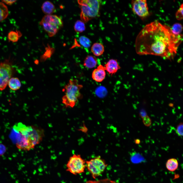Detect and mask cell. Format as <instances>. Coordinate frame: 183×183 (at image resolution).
I'll return each instance as SVG.
<instances>
[{"label": "cell", "mask_w": 183, "mask_h": 183, "mask_svg": "<svg viewBox=\"0 0 183 183\" xmlns=\"http://www.w3.org/2000/svg\"><path fill=\"white\" fill-rule=\"evenodd\" d=\"M104 67L105 70L111 75L115 74L120 69L117 60L114 59L109 60Z\"/></svg>", "instance_id": "10"}, {"label": "cell", "mask_w": 183, "mask_h": 183, "mask_svg": "<svg viewBox=\"0 0 183 183\" xmlns=\"http://www.w3.org/2000/svg\"><path fill=\"white\" fill-rule=\"evenodd\" d=\"M143 121L145 125L147 127L150 126L151 123L150 118L147 115L143 118Z\"/></svg>", "instance_id": "26"}, {"label": "cell", "mask_w": 183, "mask_h": 183, "mask_svg": "<svg viewBox=\"0 0 183 183\" xmlns=\"http://www.w3.org/2000/svg\"><path fill=\"white\" fill-rule=\"evenodd\" d=\"M105 71L104 66L100 65L93 71L92 74V78L96 82H102L105 77Z\"/></svg>", "instance_id": "9"}, {"label": "cell", "mask_w": 183, "mask_h": 183, "mask_svg": "<svg viewBox=\"0 0 183 183\" xmlns=\"http://www.w3.org/2000/svg\"><path fill=\"white\" fill-rule=\"evenodd\" d=\"M83 87L77 80H69L65 87V95L62 98V102L66 107L73 108L78 99L82 98L80 90Z\"/></svg>", "instance_id": "3"}, {"label": "cell", "mask_w": 183, "mask_h": 183, "mask_svg": "<svg viewBox=\"0 0 183 183\" xmlns=\"http://www.w3.org/2000/svg\"><path fill=\"white\" fill-rule=\"evenodd\" d=\"M178 165L177 160L175 158H171L168 160L166 164L167 169L172 172L175 171L177 169Z\"/></svg>", "instance_id": "16"}, {"label": "cell", "mask_w": 183, "mask_h": 183, "mask_svg": "<svg viewBox=\"0 0 183 183\" xmlns=\"http://www.w3.org/2000/svg\"><path fill=\"white\" fill-rule=\"evenodd\" d=\"M41 9L43 12L46 15L51 14L56 11L54 5L49 1H45L43 3Z\"/></svg>", "instance_id": "11"}, {"label": "cell", "mask_w": 183, "mask_h": 183, "mask_svg": "<svg viewBox=\"0 0 183 183\" xmlns=\"http://www.w3.org/2000/svg\"><path fill=\"white\" fill-rule=\"evenodd\" d=\"M86 166L94 179L100 175L108 165L105 161L98 156L86 161Z\"/></svg>", "instance_id": "6"}, {"label": "cell", "mask_w": 183, "mask_h": 183, "mask_svg": "<svg viewBox=\"0 0 183 183\" xmlns=\"http://www.w3.org/2000/svg\"><path fill=\"white\" fill-rule=\"evenodd\" d=\"M22 35L21 33L19 30L11 31L8 35V41L12 42H17Z\"/></svg>", "instance_id": "15"}, {"label": "cell", "mask_w": 183, "mask_h": 183, "mask_svg": "<svg viewBox=\"0 0 183 183\" xmlns=\"http://www.w3.org/2000/svg\"><path fill=\"white\" fill-rule=\"evenodd\" d=\"M130 159L132 162L137 163L144 160V157L140 154L136 152H133L131 155Z\"/></svg>", "instance_id": "18"}, {"label": "cell", "mask_w": 183, "mask_h": 183, "mask_svg": "<svg viewBox=\"0 0 183 183\" xmlns=\"http://www.w3.org/2000/svg\"><path fill=\"white\" fill-rule=\"evenodd\" d=\"M86 161L79 155L74 154L69 158L66 165L67 170L77 175L84 172Z\"/></svg>", "instance_id": "7"}, {"label": "cell", "mask_w": 183, "mask_h": 183, "mask_svg": "<svg viewBox=\"0 0 183 183\" xmlns=\"http://www.w3.org/2000/svg\"><path fill=\"white\" fill-rule=\"evenodd\" d=\"M106 93L105 88L102 86L98 87L96 90V95L100 97H104L106 95Z\"/></svg>", "instance_id": "24"}, {"label": "cell", "mask_w": 183, "mask_h": 183, "mask_svg": "<svg viewBox=\"0 0 183 183\" xmlns=\"http://www.w3.org/2000/svg\"><path fill=\"white\" fill-rule=\"evenodd\" d=\"M8 14L7 6L3 2H0V22L6 18Z\"/></svg>", "instance_id": "17"}, {"label": "cell", "mask_w": 183, "mask_h": 183, "mask_svg": "<svg viewBox=\"0 0 183 183\" xmlns=\"http://www.w3.org/2000/svg\"><path fill=\"white\" fill-rule=\"evenodd\" d=\"M40 24L50 37L55 35L63 26V22L59 16L55 15H45L42 18Z\"/></svg>", "instance_id": "5"}, {"label": "cell", "mask_w": 183, "mask_h": 183, "mask_svg": "<svg viewBox=\"0 0 183 183\" xmlns=\"http://www.w3.org/2000/svg\"><path fill=\"white\" fill-rule=\"evenodd\" d=\"M6 150V146L3 144H0V156L3 155Z\"/></svg>", "instance_id": "28"}, {"label": "cell", "mask_w": 183, "mask_h": 183, "mask_svg": "<svg viewBox=\"0 0 183 183\" xmlns=\"http://www.w3.org/2000/svg\"><path fill=\"white\" fill-rule=\"evenodd\" d=\"M183 4H182L176 13L175 16L177 20H180L183 19Z\"/></svg>", "instance_id": "25"}, {"label": "cell", "mask_w": 183, "mask_h": 183, "mask_svg": "<svg viewBox=\"0 0 183 183\" xmlns=\"http://www.w3.org/2000/svg\"><path fill=\"white\" fill-rule=\"evenodd\" d=\"M182 37V34L174 35L171 28L156 20L146 25L139 33L136 51L140 55H154L171 60L177 53Z\"/></svg>", "instance_id": "1"}, {"label": "cell", "mask_w": 183, "mask_h": 183, "mask_svg": "<svg viewBox=\"0 0 183 183\" xmlns=\"http://www.w3.org/2000/svg\"><path fill=\"white\" fill-rule=\"evenodd\" d=\"M183 124L181 123L177 126L176 132L177 134L180 136L183 135Z\"/></svg>", "instance_id": "27"}, {"label": "cell", "mask_w": 183, "mask_h": 183, "mask_svg": "<svg viewBox=\"0 0 183 183\" xmlns=\"http://www.w3.org/2000/svg\"><path fill=\"white\" fill-rule=\"evenodd\" d=\"M145 0H132L131 2L133 12L141 18L148 16V8Z\"/></svg>", "instance_id": "8"}, {"label": "cell", "mask_w": 183, "mask_h": 183, "mask_svg": "<svg viewBox=\"0 0 183 183\" xmlns=\"http://www.w3.org/2000/svg\"><path fill=\"white\" fill-rule=\"evenodd\" d=\"M97 64V58L93 55H88L84 61V65L88 68H92L95 67Z\"/></svg>", "instance_id": "13"}, {"label": "cell", "mask_w": 183, "mask_h": 183, "mask_svg": "<svg viewBox=\"0 0 183 183\" xmlns=\"http://www.w3.org/2000/svg\"><path fill=\"white\" fill-rule=\"evenodd\" d=\"M134 142L136 144H138L140 143V141L139 139H137L135 140Z\"/></svg>", "instance_id": "30"}, {"label": "cell", "mask_w": 183, "mask_h": 183, "mask_svg": "<svg viewBox=\"0 0 183 183\" xmlns=\"http://www.w3.org/2000/svg\"><path fill=\"white\" fill-rule=\"evenodd\" d=\"M79 41L80 44L85 48H88L91 45V43L90 40L85 36H80L79 38Z\"/></svg>", "instance_id": "20"}, {"label": "cell", "mask_w": 183, "mask_h": 183, "mask_svg": "<svg viewBox=\"0 0 183 183\" xmlns=\"http://www.w3.org/2000/svg\"><path fill=\"white\" fill-rule=\"evenodd\" d=\"M8 84L10 89L14 90L19 89L21 85L19 80L16 77L11 78L9 80Z\"/></svg>", "instance_id": "14"}, {"label": "cell", "mask_w": 183, "mask_h": 183, "mask_svg": "<svg viewBox=\"0 0 183 183\" xmlns=\"http://www.w3.org/2000/svg\"><path fill=\"white\" fill-rule=\"evenodd\" d=\"M85 26L84 22L81 20H78L75 22L74 29L75 31L79 33L83 32L85 29Z\"/></svg>", "instance_id": "19"}, {"label": "cell", "mask_w": 183, "mask_h": 183, "mask_svg": "<svg viewBox=\"0 0 183 183\" xmlns=\"http://www.w3.org/2000/svg\"><path fill=\"white\" fill-rule=\"evenodd\" d=\"M182 26L179 23H176L174 24L171 29L172 33L174 35H177L180 34L182 30Z\"/></svg>", "instance_id": "21"}, {"label": "cell", "mask_w": 183, "mask_h": 183, "mask_svg": "<svg viewBox=\"0 0 183 183\" xmlns=\"http://www.w3.org/2000/svg\"><path fill=\"white\" fill-rule=\"evenodd\" d=\"M86 183H119L115 181L110 179L105 178L98 180H89L87 181Z\"/></svg>", "instance_id": "23"}, {"label": "cell", "mask_w": 183, "mask_h": 183, "mask_svg": "<svg viewBox=\"0 0 183 183\" xmlns=\"http://www.w3.org/2000/svg\"><path fill=\"white\" fill-rule=\"evenodd\" d=\"M14 130L18 133L16 145L19 149L29 151L33 149L42 141L44 131L40 127L26 126L21 123L15 124Z\"/></svg>", "instance_id": "2"}, {"label": "cell", "mask_w": 183, "mask_h": 183, "mask_svg": "<svg viewBox=\"0 0 183 183\" xmlns=\"http://www.w3.org/2000/svg\"><path fill=\"white\" fill-rule=\"evenodd\" d=\"M91 51L95 56H100L103 54L104 52V46L100 43H95L91 47Z\"/></svg>", "instance_id": "12"}, {"label": "cell", "mask_w": 183, "mask_h": 183, "mask_svg": "<svg viewBox=\"0 0 183 183\" xmlns=\"http://www.w3.org/2000/svg\"><path fill=\"white\" fill-rule=\"evenodd\" d=\"M7 84L5 75L0 68V90H3L5 89Z\"/></svg>", "instance_id": "22"}, {"label": "cell", "mask_w": 183, "mask_h": 183, "mask_svg": "<svg viewBox=\"0 0 183 183\" xmlns=\"http://www.w3.org/2000/svg\"><path fill=\"white\" fill-rule=\"evenodd\" d=\"M96 0H79L78 3L81 9V20L86 22L97 16L99 12L100 3Z\"/></svg>", "instance_id": "4"}, {"label": "cell", "mask_w": 183, "mask_h": 183, "mask_svg": "<svg viewBox=\"0 0 183 183\" xmlns=\"http://www.w3.org/2000/svg\"><path fill=\"white\" fill-rule=\"evenodd\" d=\"M17 1V0H3L2 1V2H4L6 4L8 5H11Z\"/></svg>", "instance_id": "29"}]
</instances>
